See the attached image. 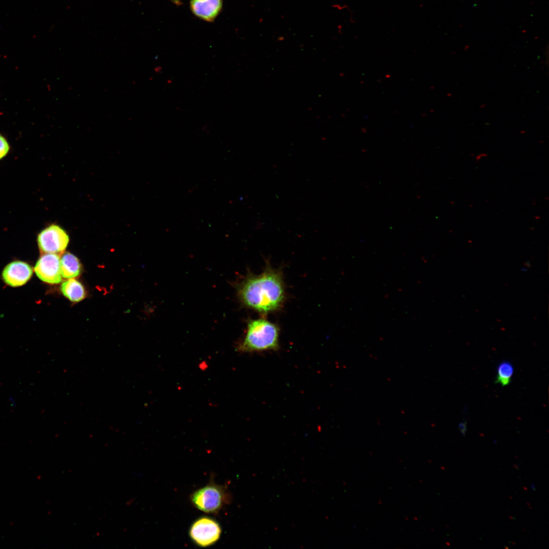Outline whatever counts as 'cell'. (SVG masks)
I'll list each match as a JSON object with an SVG mask.
<instances>
[{
	"label": "cell",
	"instance_id": "1",
	"mask_svg": "<svg viewBox=\"0 0 549 549\" xmlns=\"http://www.w3.org/2000/svg\"><path fill=\"white\" fill-rule=\"evenodd\" d=\"M236 290L242 305L262 315L280 310L286 298L282 273L269 264L260 274L249 273L237 285Z\"/></svg>",
	"mask_w": 549,
	"mask_h": 549
},
{
	"label": "cell",
	"instance_id": "2",
	"mask_svg": "<svg viewBox=\"0 0 549 549\" xmlns=\"http://www.w3.org/2000/svg\"><path fill=\"white\" fill-rule=\"evenodd\" d=\"M278 326L264 318L248 321L244 339L237 350L242 352L276 351L279 348Z\"/></svg>",
	"mask_w": 549,
	"mask_h": 549
},
{
	"label": "cell",
	"instance_id": "3",
	"mask_svg": "<svg viewBox=\"0 0 549 549\" xmlns=\"http://www.w3.org/2000/svg\"><path fill=\"white\" fill-rule=\"evenodd\" d=\"M230 500L231 496L227 488L211 481L191 496L192 504L198 510L207 513L219 512Z\"/></svg>",
	"mask_w": 549,
	"mask_h": 549
},
{
	"label": "cell",
	"instance_id": "4",
	"mask_svg": "<svg viewBox=\"0 0 549 549\" xmlns=\"http://www.w3.org/2000/svg\"><path fill=\"white\" fill-rule=\"evenodd\" d=\"M222 529L219 523L208 516L195 520L189 530L191 540L199 546L205 547L216 543L220 539Z\"/></svg>",
	"mask_w": 549,
	"mask_h": 549
},
{
	"label": "cell",
	"instance_id": "5",
	"mask_svg": "<svg viewBox=\"0 0 549 549\" xmlns=\"http://www.w3.org/2000/svg\"><path fill=\"white\" fill-rule=\"evenodd\" d=\"M69 236L66 231L57 224H51L38 234L37 242L39 248L44 253L62 254L69 242Z\"/></svg>",
	"mask_w": 549,
	"mask_h": 549
},
{
	"label": "cell",
	"instance_id": "6",
	"mask_svg": "<svg viewBox=\"0 0 549 549\" xmlns=\"http://www.w3.org/2000/svg\"><path fill=\"white\" fill-rule=\"evenodd\" d=\"M34 270L41 281L50 284L59 283L62 280L59 255L44 253L38 260Z\"/></svg>",
	"mask_w": 549,
	"mask_h": 549
},
{
	"label": "cell",
	"instance_id": "7",
	"mask_svg": "<svg viewBox=\"0 0 549 549\" xmlns=\"http://www.w3.org/2000/svg\"><path fill=\"white\" fill-rule=\"evenodd\" d=\"M32 274L33 270L28 264L21 261H14L5 267L2 278L6 284L16 287L26 284Z\"/></svg>",
	"mask_w": 549,
	"mask_h": 549
},
{
	"label": "cell",
	"instance_id": "8",
	"mask_svg": "<svg viewBox=\"0 0 549 549\" xmlns=\"http://www.w3.org/2000/svg\"><path fill=\"white\" fill-rule=\"evenodd\" d=\"M190 8L193 14L207 22H212L221 12L223 0H191Z\"/></svg>",
	"mask_w": 549,
	"mask_h": 549
},
{
	"label": "cell",
	"instance_id": "9",
	"mask_svg": "<svg viewBox=\"0 0 549 549\" xmlns=\"http://www.w3.org/2000/svg\"><path fill=\"white\" fill-rule=\"evenodd\" d=\"M62 276L66 279H72L79 276L82 271V265L78 258L70 252L62 254L60 259Z\"/></svg>",
	"mask_w": 549,
	"mask_h": 549
},
{
	"label": "cell",
	"instance_id": "10",
	"mask_svg": "<svg viewBox=\"0 0 549 549\" xmlns=\"http://www.w3.org/2000/svg\"><path fill=\"white\" fill-rule=\"evenodd\" d=\"M60 290L62 294L72 302L80 301L85 297L86 292L83 285L73 278L64 282Z\"/></svg>",
	"mask_w": 549,
	"mask_h": 549
},
{
	"label": "cell",
	"instance_id": "11",
	"mask_svg": "<svg viewBox=\"0 0 549 549\" xmlns=\"http://www.w3.org/2000/svg\"><path fill=\"white\" fill-rule=\"evenodd\" d=\"M513 372V367L509 362H501L497 368L495 382L500 383L502 386L508 385L511 381Z\"/></svg>",
	"mask_w": 549,
	"mask_h": 549
},
{
	"label": "cell",
	"instance_id": "12",
	"mask_svg": "<svg viewBox=\"0 0 549 549\" xmlns=\"http://www.w3.org/2000/svg\"><path fill=\"white\" fill-rule=\"evenodd\" d=\"M9 145L6 139L0 135V159L4 158L8 152Z\"/></svg>",
	"mask_w": 549,
	"mask_h": 549
},
{
	"label": "cell",
	"instance_id": "13",
	"mask_svg": "<svg viewBox=\"0 0 549 549\" xmlns=\"http://www.w3.org/2000/svg\"><path fill=\"white\" fill-rule=\"evenodd\" d=\"M459 429H460V431L461 433L462 434V435L464 436L465 434V433L466 432V430H467L466 423H460V425H459Z\"/></svg>",
	"mask_w": 549,
	"mask_h": 549
},
{
	"label": "cell",
	"instance_id": "14",
	"mask_svg": "<svg viewBox=\"0 0 549 549\" xmlns=\"http://www.w3.org/2000/svg\"><path fill=\"white\" fill-rule=\"evenodd\" d=\"M173 4L176 5H180L181 4V0H170Z\"/></svg>",
	"mask_w": 549,
	"mask_h": 549
},
{
	"label": "cell",
	"instance_id": "15",
	"mask_svg": "<svg viewBox=\"0 0 549 549\" xmlns=\"http://www.w3.org/2000/svg\"><path fill=\"white\" fill-rule=\"evenodd\" d=\"M531 487L533 492H535L536 491L535 486L534 483H532L531 484Z\"/></svg>",
	"mask_w": 549,
	"mask_h": 549
}]
</instances>
